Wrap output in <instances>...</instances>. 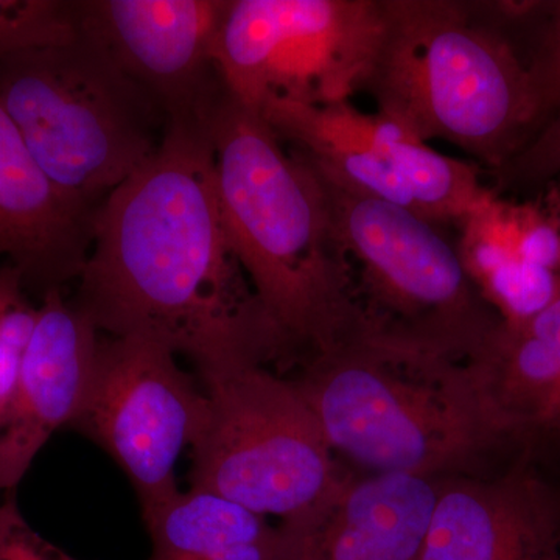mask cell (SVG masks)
<instances>
[{"label": "cell", "instance_id": "cell-1", "mask_svg": "<svg viewBox=\"0 0 560 560\" xmlns=\"http://www.w3.org/2000/svg\"><path fill=\"white\" fill-rule=\"evenodd\" d=\"M73 302L110 337L161 342L201 378L289 360L221 217L208 125L167 120L154 156L98 206Z\"/></svg>", "mask_w": 560, "mask_h": 560}, {"label": "cell", "instance_id": "cell-2", "mask_svg": "<svg viewBox=\"0 0 560 560\" xmlns=\"http://www.w3.org/2000/svg\"><path fill=\"white\" fill-rule=\"evenodd\" d=\"M206 125L228 237L289 359L363 340L349 261L312 165L226 90Z\"/></svg>", "mask_w": 560, "mask_h": 560}, {"label": "cell", "instance_id": "cell-3", "mask_svg": "<svg viewBox=\"0 0 560 560\" xmlns=\"http://www.w3.org/2000/svg\"><path fill=\"white\" fill-rule=\"evenodd\" d=\"M335 456L366 474L442 480L490 475L515 459L470 360L346 342L302 363L296 378Z\"/></svg>", "mask_w": 560, "mask_h": 560}, {"label": "cell", "instance_id": "cell-4", "mask_svg": "<svg viewBox=\"0 0 560 560\" xmlns=\"http://www.w3.org/2000/svg\"><path fill=\"white\" fill-rule=\"evenodd\" d=\"M382 36L364 83L377 113L423 142L441 139L493 171L539 125L528 68L482 21L480 3L382 0Z\"/></svg>", "mask_w": 560, "mask_h": 560}, {"label": "cell", "instance_id": "cell-5", "mask_svg": "<svg viewBox=\"0 0 560 560\" xmlns=\"http://www.w3.org/2000/svg\"><path fill=\"white\" fill-rule=\"evenodd\" d=\"M0 103L44 175L91 209L154 156L167 125L158 103L81 31L62 46L0 61Z\"/></svg>", "mask_w": 560, "mask_h": 560}, {"label": "cell", "instance_id": "cell-6", "mask_svg": "<svg viewBox=\"0 0 560 560\" xmlns=\"http://www.w3.org/2000/svg\"><path fill=\"white\" fill-rule=\"evenodd\" d=\"M316 175L349 261L364 340L474 359L501 320L471 283L456 245L419 213Z\"/></svg>", "mask_w": 560, "mask_h": 560}, {"label": "cell", "instance_id": "cell-7", "mask_svg": "<svg viewBox=\"0 0 560 560\" xmlns=\"http://www.w3.org/2000/svg\"><path fill=\"white\" fill-rule=\"evenodd\" d=\"M201 381L208 415L190 448L191 489L283 521L337 480L338 458L296 382L265 366Z\"/></svg>", "mask_w": 560, "mask_h": 560}, {"label": "cell", "instance_id": "cell-8", "mask_svg": "<svg viewBox=\"0 0 560 560\" xmlns=\"http://www.w3.org/2000/svg\"><path fill=\"white\" fill-rule=\"evenodd\" d=\"M382 25V0H230L217 66L231 97L254 113L270 102H350Z\"/></svg>", "mask_w": 560, "mask_h": 560}, {"label": "cell", "instance_id": "cell-9", "mask_svg": "<svg viewBox=\"0 0 560 560\" xmlns=\"http://www.w3.org/2000/svg\"><path fill=\"white\" fill-rule=\"evenodd\" d=\"M206 415L208 394L173 350L120 337L98 345L86 400L70 429L117 464L145 512L178 492L176 464L200 436Z\"/></svg>", "mask_w": 560, "mask_h": 560}, {"label": "cell", "instance_id": "cell-10", "mask_svg": "<svg viewBox=\"0 0 560 560\" xmlns=\"http://www.w3.org/2000/svg\"><path fill=\"white\" fill-rule=\"evenodd\" d=\"M230 0H77L97 40L165 119L206 120L224 92L217 40Z\"/></svg>", "mask_w": 560, "mask_h": 560}, {"label": "cell", "instance_id": "cell-11", "mask_svg": "<svg viewBox=\"0 0 560 560\" xmlns=\"http://www.w3.org/2000/svg\"><path fill=\"white\" fill-rule=\"evenodd\" d=\"M440 480L342 470L280 521L279 560H418Z\"/></svg>", "mask_w": 560, "mask_h": 560}, {"label": "cell", "instance_id": "cell-12", "mask_svg": "<svg viewBox=\"0 0 560 560\" xmlns=\"http://www.w3.org/2000/svg\"><path fill=\"white\" fill-rule=\"evenodd\" d=\"M556 488L529 463L442 478L418 560H560Z\"/></svg>", "mask_w": 560, "mask_h": 560}, {"label": "cell", "instance_id": "cell-13", "mask_svg": "<svg viewBox=\"0 0 560 560\" xmlns=\"http://www.w3.org/2000/svg\"><path fill=\"white\" fill-rule=\"evenodd\" d=\"M98 345L97 327L60 289L44 293L16 393L0 427V492L16 488L54 433L79 418Z\"/></svg>", "mask_w": 560, "mask_h": 560}, {"label": "cell", "instance_id": "cell-14", "mask_svg": "<svg viewBox=\"0 0 560 560\" xmlns=\"http://www.w3.org/2000/svg\"><path fill=\"white\" fill-rule=\"evenodd\" d=\"M95 212L44 175L0 103V256L44 293L61 290L86 264Z\"/></svg>", "mask_w": 560, "mask_h": 560}, {"label": "cell", "instance_id": "cell-15", "mask_svg": "<svg viewBox=\"0 0 560 560\" xmlns=\"http://www.w3.org/2000/svg\"><path fill=\"white\" fill-rule=\"evenodd\" d=\"M147 560H279V529L267 517L208 490H178L142 512Z\"/></svg>", "mask_w": 560, "mask_h": 560}, {"label": "cell", "instance_id": "cell-16", "mask_svg": "<svg viewBox=\"0 0 560 560\" xmlns=\"http://www.w3.org/2000/svg\"><path fill=\"white\" fill-rule=\"evenodd\" d=\"M79 33L77 0H0V61L62 46Z\"/></svg>", "mask_w": 560, "mask_h": 560}, {"label": "cell", "instance_id": "cell-17", "mask_svg": "<svg viewBox=\"0 0 560 560\" xmlns=\"http://www.w3.org/2000/svg\"><path fill=\"white\" fill-rule=\"evenodd\" d=\"M503 186H533L560 175V110L503 168L497 172Z\"/></svg>", "mask_w": 560, "mask_h": 560}, {"label": "cell", "instance_id": "cell-18", "mask_svg": "<svg viewBox=\"0 0 560 560\" xmlns=\"http://www.w3.org/2000/svg\"><path fill=\"white\" fill-rule=\"evenodd\" d=\"M550 21L539 49L529 62L530 86L539 110V125L560 110V2H548Z\"/></svg>", "mask_w": 560, "mask_h": 560}, {"label": "cell", "instance_id": "cell-19", "mask_svg": "<svg viewBox=\"0 0 560 560\" xmlns=\"http://www.w3.org/2000/svg\"><path fill=\"white\" fill-rule=\"evenodd\" d=\"M0 560H79L43 539L25 522L14 497L0 503Z\"/></svg>", "mask_w": 560, "mask_h": 560}, {"label": "cell", "instance_id": "cell-20", "mask_svg": "<svg viewBox=\"0 0 560 560\" xmlns=\"http://www.w3.org/2000/svg\"><path fill=\"white\" fill-rule=\"evenodd\" d=\"M24 353V348L0 340V427L9 416L11 401L16 393Z\"/></svg>", "mask_w": 560, "mask_h": 560}, {"label": "cell", "instance_id": "cell-21", "mask_svg": "<svg viewBox=\"0 0 560 560\" xmlns=\"http://www.w3.org/2000/svg\"><path fill=\"white\" fill-rule=\"evenodd\" d=\"M22 280L21 272L14 267L0 270V315L3 311L22 294Z\"/></svg>", "mask_w": 560, "mask_h": 560}, {"label": "cell", "instance_id": "cell-22", "mask_svg": "<svg viewBox=\"0 0 560 560\" xmlns=\"http://www.w3.org/2000/svg\"><path fill=\"white\" fill-rule=\"evenodd\" d=\"M558 178V183L552 184L544 202L552 210V212L556 213V215H558V219L560 220V175Z\"/></svg>", "mask_w": 560, "mask_h": 560}, {"label": "cell", "instance_id": "cell-23", "mask_svg": "<svg viewBox=\"0 0 560 560\" xmlns=\"http://www.w3.org/2000/svg\"><path fill=\"white\" fill-rule=\"evenodd\" d=\"M556 506H558V525H559V540H560V488H556Z\"/></svg>", "mask_w": 560, "mask_h": 560}]
</instances>
